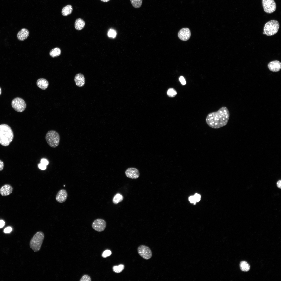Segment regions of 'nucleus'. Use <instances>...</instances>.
Instances as JSON below:
<instances>
[{
	"mask_svg": "<svg viewBox=\"0 0 281 281\" xmlns=\"http://www.w3.org/2000/svg\"><path fill=\"white\" fill-rule=\"evenodd\" d=\"M104 2H108L110 0H100Z\"/></svg>",
	"mask_w": 281,
	"mask_h": 281,
	"instance_id": "38",
	"label": "nucleus"
},
{
	"mask_svg": "<svg viewBox=\"0 0 281 281\" xmlns=\"http://www.w3.org/2000/svg\"><path fill=\"white\" fill-rule=\"evenodd\" d=\"M262 6L264 11L271 14L276 10V6L274 0H262Z\"/></svg>",
	"mask_w": 281,
	"mask_h": 281,
	"instance_id": "8",
	"label": "nucleus"
},
{
	"mask_svg": "<svg viewBox=\"0 0 281 281\" xmlns=\"http://www.w3.org/2000/svg\"><path fill=\"white\" fill-rule=\"evenodd\" d=\"M189 200L191 203L195 204L196 201L194 196H192L189 198Z\"/></svg>",
	"mask_w": 281,
	"mask_h": 281,
	"instance_id": "31",
	"label": "nucleus"
},
{
	"mask_svg": "<svg viewBox=\"0 0 281 281\" xmlns=\"http://www.w3.org/2000/svg\"><path fill=\"white\" fill-rule=\"evenodd\" d=\"M106 226V223L104 220L101 219H97L93 222L92 227L95 231L101 232L104 230Z\"/></svg>",
	"mask_w": 281,
	"mask_h": 281,
	"instance_id": "9",
	"label": "nucleus"
},
{
	"mask_svg": "<svg viewBox=\"0 0 281 281\" xmlns=\"http://www.w3.org/2000/svg\"><path fill=\"white\" fill-rule=\"evenodd\" d=\"M277 186L279 188H281V181L280 180H278L277 183Z\"/></svg>",
	"mask_w": 281,
	"mask_h": 281,
	"instance_id": "37",
	"label": "nucleus"
},
{
	"mask_svg": "<svg viewBox=\"0 0 281 281\" xmlns=\"http://www.w3.org/2000/svg\"><path fill=\"white\" fill-rule=\"evenodd\" d=\"M230 113L228 109L222 107L217 111L210 113L206 117V121L210 127L218 129L226 125L229 120Z\"/></svg>",
	"mask_w": 281,
	"mask_h": 281,
	"instance_id": "1",
	"label": "nucleus"
},
{
	"mask_svg": "<svg viewBox=\"0 0 281 281\" xmlns=\"http://www.w3.org/2000/svg\"><path fill=\"white\" fill-rule=\"evenodd\" d=\"M13 188L9 184H5L0 188V194L3 196H6L10 194L12 192Z\"/></svg>",
	"mask_w": 281,
	"mask_h": 281,
	"instance_id": "14",
	"label": "nucleus"
},
{
	"mask_svg": "<svg viewBox=\"0 0 281 281\" xmlns=\"http://www.w3.org/2000/svg\"><path fill=\"white\" fill-rule=\"evenodd\" d=\"M36 84L39 88L42 90H44L48 87L49 83L48 81L45 79L40 78L37 80Z\"/></svg>",
	"mask_w": 281,
	"mask_h": 281,
	"instance_id": "17",
	"label": "nucleus"
},
{
	"mask_svg": "<svg viewBox=\"0 0 281 281\" xmlns=\"http://www.w3.org/2000/svg\"><path fill=\"white\" fill-rule=\"evenodd\" d=\"M91 280L90 276L87 275H83L80 280V281H91Z\"/></svg>",
	"mask_w": 281,
	"mask_h": 281,
	"instance_id": "28",
	"label": "nucleus"
},
{
	"mask_svg": "<svg viewBox=\"0 0 281 281\" xmlns=\"http://www.w3.org/2000/svg\"><path fill=\"white\" fill-rule=\"evenodd\" d=\"M263 34H265V33H264V32H263Z\"/></svg>",
	"mask_w": 281,
	"mask_h": 281,
	"instance_id": "40",
	"label": "nucleus"
},
{
	"mask_svg": "<svg viewBox=\"0 0 281 281\" xmlns=\"http://www.w3.org/2000/svg\"><path fill=\"white\" fill-rule=\"evenodd\" d=\"M13 137V132L10 126L5 124L0 125V144L4 146H8Z\"/></svg>",
	"mask_w": 281,
	"mask_h": 281,
	"instance_id": "2",
	"label": "nucleus"
},
{
	"mask_svg": "<svg viewBox=\"0 0 281 281\" xmlns=\"http://www.w3.org/2000/svg\"><path fill=\"white\" fill-rule=\"evenodd\" d=\"M124 265L122 264L114 266L113 267V271L117 273H120L124 269Z\"/></svg>",
	"mask_w": 281,
	"mask_h": 281,
	"instance_id": "23",
	"label": "nucleus"
},
{
	"mask_svg": "<svg viewBox=\"0 0 281 281\" xmlns=\"http://www.w3.org/2000/svg\"><path fill=\"white\" fill-rule=\"evenodd\" d=\"M73 10L72 6L71 5H68L62 8V13L64 16H67L71 13Z\"/></svg>",
	"mask_w": 281,
	"mask_h": 281,
	"instance_id": "19",
	"label": "nucleus"
},
{
	"mask_svg": "<svg viewBox=\"0 0 281 281\" xmlns=\"http://www.w3.org/2000/svg\"><path fill=\"white\" fill-rule=\"evenodd\" d=\"M74 81L76 85L79 87H82L84 85L85 80L84 75L81 73H78L75 76Z\"/></svg>",
	"mask_w": 281,
	"mask_h": 281,
	"instance_id": "16",
	"label": "nucleus"
},
{
	"mask_svg": "<svg viewBox=\"0 0 281 281\" xmlns=\"http://www.w3.org/2000/svg\"><path fill=\"white\" fill-rule=\"evenodd\" d=\"M117 35V33L116 30L113 29H110L107 33L108 36L110 38H114L116 37Z\"/></svg>",
	"mask_w": 281,
	"mask_h": 281,
	"instance_id": "26",
	"label": "nucleus"
},
{
	"mask_svg": "<svg viewBox=\"0 0 281 281\" xmlns=\"http://www.w3.org/2000/svg\"><path fill=\"white\" fill-rule=\"evenodd\" d=\"M44 237V233L41 231L37 232L33 236L30 241V246L34 252L40 250Z\"/></svg>",
	"mask_w": 281,
	"mask_h": 281,
	"instance_id": "3",
	"label": "nucleus"
},
{
	"mask_svg": "<svg viewBox=\"0 0 281 281\" xmlns=\"http://www.w3.org/2000/svg\"><path fill=\"white\" fill-rule=\"evenodd\" d=\"M68 197V194L66 190L62 189L59 191L56 195V199L59 203H62L64 202Z\"/></svg>",
	"mask_w": 281,
	"mask_h": 281,
	"instance_id": "12",
	"label": "nucleus"
},
{
	"mask_svg": "<svg viewBox=\"0 0 281 281\" xmlns=\"http://www.w3.org/2000/svg\"><path fill=\"white\" fill-rule=\"evenodd\" d=\"M269 69L273 72H278L281 69V63L278 60H276L270 62L268 65Z\"/></svg>",
	"mask_w": 281,
	"mask_h": 281,
	"instance_id": "13",
	"label": "nucleus"
},
{
	"mask_svg": "<svg viewBox=\"0 0 281 281\" xmlns=\"http://www.w3.org/2000/svg\"><path fill=\"white\" fill-rule=\"evenodd\" d=\"M279 28V24L278 21L271 20L266 22L264 25L263 32L267 36H272L278 32Z\"/></svg>",
	"mask_w": 281,
	"mask_h": 281,
	"instance_id": "5",
	"label": "nucleus"
},
{
	"mask_svg": "<svg viewBox=\"0 0 281 281\" xmlns=\"http://www.w3.org/2000/svg\"><path fill=\"white\" fill-rule=\"evenodd\" d=\"M179 38L183 41L188 40L191 36V32L189 29L187 28H182L178 33Z\"/></svg>",
	"mask_w": 281,
	"mask_h": 281,
	"instance_id": "11",
	"label": "nucleus"
},
{
	"mask_svg": "<svg viewBox=\"0 0 281 281\" xmlns=\"http://www.w3.org/2000/svg\"><path fill=\"white\" fill-rule=\"evenodd\" d=\"M167 93L168 96L171 97H174L177 93L176 91L173 88H170L168 89Z\"/></svg>",
	"mask_w": 281,
	"mask_h": 281,
	"instance_id": "25",
	"label": "nucleus"
},
{
	"mask_svg": "<svg viewBox=\"0 0 281 281\" xmlns=\"http://www.w3.org/2000/svg\"><path fill=\"white\" fill-rule=\"evenodd\" d=\"M132 6L135 8H138L141 6L142 0H130Z\"/></svg>",
	"mask_w": 281,
	"mask_h": 281,
	"instance_id": "24",
	"label": "nucleus"
},
{
	"mask_svg": "<svg viewBox=\"0 0 281 281\" xmlns=\"http://www.w3.org/2000/svg\"><path fill=\"white\" fill-rule=\"evenodd\" d=\"M138 254L143 258L148 260L150 259L152 256V252L150 248L148 246L141 245L137 248Z\"/></svg>",
	"mask_w": 281,
	"mask_h": 281,
	"instance_id": "7",
	"label": "nucleus"
},
{
	"mask_svg": "<svg viewBox=\"0 0 281 281\" xmlns=\"http://www.w3.org/2000/svg\"><path fill=\"white\" fill-rule=\"evenodd\" d=\"M38 166L40 169L42 170H44L46 168V165L42 163L39 164Z\"/></svg>",
	"mask_w": 281,
	"mask_h": 281,
	"instance_id": "33",
	"label": "nucleus"
},
{
	"mask_svg": "<svg viewBox=\"0 0 281 281\" xmlns=\"http://www.w3.org/2000/svg\"><path fill=\"white\" fill-rule=\"evenodd\" d=\"M45 139L48 145L50 147L55 148L59 144L60 136L59 133L54 130H50L47 132Z\"/></svg>",
	"mask_w": 281,
	"mask_h": 281,
	"instance_id": "4",
	"label": "nucleus"
},
{
	"mask_svg": "<svg viewBox=\"0 0 281 281\" xmlns=\"http://www.w3.org/2000/svg\"><path fill=\"white\" fill-rule=\"evenodd\" d=\"M85 23L82 19L79 18L76 19L75 23V27L77 30H81L85 25Z\"/></svg>",
	"mask_w": 281,
	"mask_h": 281,
	"instance_id": "18",
	"label": "nucleus"
},
{
	"mask_svg": "<svg viewBox=\"0 0 281 281\" xmlns=\"http://www.w3.org/2000/svg\"><path fill=\"white\" fill-rule=\"evenodd\" d=\"M5 225V222L2 220H0V228L3 227Z\"/></svg>",
	"mask_w": 281,
	"mask_h": 281,
	"instance_id": "36",
	"label": "nucleus"
},
{
	"mask_svg": "<svg viewBox=\"0 0 281 281\" xmlns=\"http://www.w3.org/2000/svg\"><path fill=\"white\" fill-rule=\"evenodd\" d=\"M12 230V228L10 227H8L5 228L4 231V232L5 233H10Z\"/></svg>",
	"mask_w": 281,
	"mask_h": 281,
	"instance_id": "30",
	"label": "nucleus"
},
{
	"mask_svg": "<svg viewBox=\"0 0 281 281\" xmlns=\"http://www.w3.org/2000/svg\"><path fill=\"white\" fill-rule=\"evenodd\" d=\"M29 35L28 30L25 28H22L18 32L17 35L18 39L20 41H23L28 37Z\"/></svg>",
	"mask_w": 281,
	"mask_h": 281,
	"instance_id": "15",
	"label": "nucleus"
},
{
	"mask_svg": "<svg viewBox=\"0 0 281 281\" xmlns=\"http://www.w3.org/2000/svg\"><path fill=\"white\" fill-rule=\"evenodd\" d=\"M126 177L132 179H136L139 176L140 173L138 170L134 167H131L127 169L125 171Z\"/></svg>",
	"mask_w": 281,
	"mask_h": 281,
	"instance_id": "10",
	"label": "nucleus"
},
{
	"mask_svg": "<svg viewBox=\"0 0 281 281\" xmlns=\"http://www.w3.org/2000/svg\"><path fill=\"white\" fill-rule=\"evenodd\" d=\"M123 199V197L122 195L120 193H118L114 195L112 201L114 204H116L122 201Z\"/></svg>",
	"mask_w": 281,
	"mask_h": 281,
	"instance_id": "21",
	"label": "nucleus"
},
{
	"mask_svg": "<svg viewBox=\"0 0 281 281\" xmlns=\"http://www.w3.org/2000/svg\"><path fill=\"white\" fill-rule=\"evenodd\" d=\"M41 163L44 164L46 166L48 164V161L46 159H42L41 161Z\"/></svg>",
	"mask_w": 281,
	"mask_h": 281,
	"instance_id": "34",
	"label": "nucleus"
},
{
	"mask_svg": "<svg viewBox=\"0 0 281 281\" xmlns=\"http://www.w3.org/2000/svg\"><path fill=\"white\" fill-rule=\"evenodd\" d=\"M4 164L3 162L0 160V171H2L3 169Z\"/></svg>",
	"mask_w": 281,
	"mask_h": 281,
	"instance_id": "35",
	"label": "nucleus"
},
{
	"mask_svg": "<svg viewBox=\"0 0 281 281\" xmlns=\"http://www.w3.org/2000/svg\"><path fill=\"white\" fill-rule=\"evenodd\" d=\"M240 266L241 269L243 271H248L250 269V266L249 264L245 261L241 262L240 264Z\"/></svg>",
	"mask_w": 281,
	"mask_h": 281,
	"instance_id": "22",
	"label": "nucleus"
},
{
	"mask_svg": "<svg viewBox=\"0 0 281 281\" xmlns=\"http://www.w3.org/2000/svg\"><path fill=\"white\" fill-rule=\"evenodd\" d=\"M11 105L12 108L16 111L18 112L24 111L26 107L25 101L20 97H16L12 101Z\"/></svg>",
	"mask_w": 281,
	"mask_h": 281,
	"instance_id": "6",
	"label": "nucleus"
},
{
	"mask_svg": "<svg viewBox=\"0 0 281 281\" xmlns=\"http://www.w3.org/2000/svg\"><path fill=\"white\" fill-rule=\"evenodd\" d=\"M179 80L182 85H184L186 84V80L184 77L182 76H180L179 78Z\"/></svg>",
	"mask_w": 281,
	"mask_h": 281,
	"instance_id": "29",
	"label": "nucleus"
},
{
	"mask_svg": "<svg viewBox=\"0 0 281 281\" xmlns=\"http://www.w3.org/2000/svg\"><path fill=\"white\" fill-rule=\"evenodd\" d=\"M194 196L196 202H199L201 196L200 195L197 193H196Z\"/></svg>",
	"mask_w": 281,
	"mask_h": 281,
	"instance_id": "32",
	"label": "nucleus"
},
{
	"mask_svg": "<svg viewBox=\"0 0 281 281\" xmlns=\"http://www.w3.org/2000/svg\"><path fill=\"white\" fill-rule=\"evenodd\" d=\"M61 53L60 49L58 47L52 49L50 51L49 54L52 57H55L59 56Z\"/></svg>",
	"mask_w": 281,
	"mask_h": 281,
	"instance_id": "20",
	"label": "nucleus"
},
{
	"mask_svg": "<svg viewBox=\"0 0 281 281\" xmlns=\"http://www.w3.org/2000/svg\"><path fill=\"white\" fill-rule=\"evenodd\" d=\"M1 88H0V95L1 94Z\"/></svg>",
	"mask_w": 281,
	"mask_h": 281,
	"instance_id": "39",
	"label": "nucleus"
},
{
	"mask_svg": "<svg viewBox=\"0 0 281 281\" xmlns=\"http://www.w3.org/2000/svg\"><path fill=\"white\" fill-rule=\"evenodd\" d=\"M112 252L111 251L108 250H105L103 253L102 257L103 258H106L110 256L111 255Z\"/></svg>",
	"mask_w": 281,
	"mask_h": 281,
	"instance_id": "27",
	"label": "nucleus"
}]
</instances>
